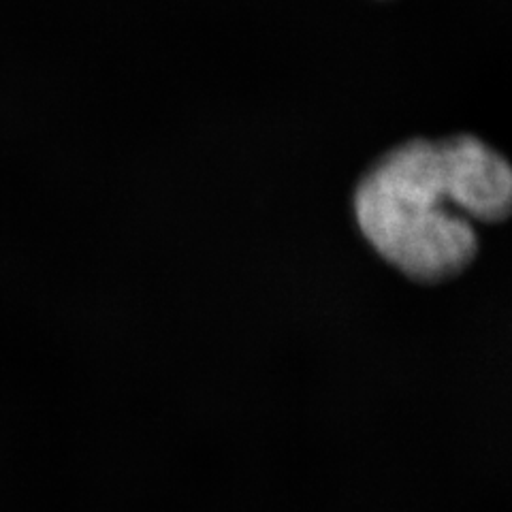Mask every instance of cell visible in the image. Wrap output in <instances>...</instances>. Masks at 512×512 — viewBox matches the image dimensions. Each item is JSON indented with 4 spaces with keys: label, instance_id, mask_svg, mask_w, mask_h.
<instances>
[{
    "label": "cell",
    "instance_id": "obj_1",
    "mask_svg": "<svg viewBox=\"0 0 512 512\" xmlns=\"http://www.w3.org/2000/svg\"><path fill=\"white\" fill-rule=\"evenodd\" d=\"M355 210L367 242L408 278L440 282L476 256V231L459 210L444 139H414L382 156L361 180Z\"/></svg>",
    "mask_w": 512,
    "mask_h": 512
},
{
    "label": "cell",
    "instance_id": "obj_2",
    "mask_svg": "<svg viewBox=\"0 0 512 512\" xmlns=\"http://www.w3.org/2000/svg\"><path fill=\"white\" fill-rule=\"evenodd\" d=\"M459 210L468 220H504L512 205V171L506 160L474 137L446 139Z\"/></svg>",
    "mask_w": 512,
    "mask_h": 512
}]
</instances>
